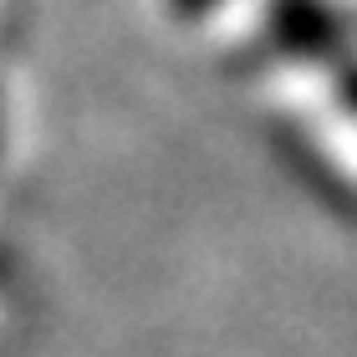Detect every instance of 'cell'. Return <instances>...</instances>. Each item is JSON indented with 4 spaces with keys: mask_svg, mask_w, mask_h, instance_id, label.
I'll return each mask as SVG.
<instances>
[{
    "mask_svg": "<svg viewBox=\"0 0 357 357\" xmlns=\"http://www.w3.org/2000/svg\"><path fill=\"white\" fill-rule=\"evenodd\" d=\"M174 6L184 10V15H199V10H209V6H215V0H174Z\"/></svg>",
    "mask_w": 357,
    "mask_h": 357,
    "instance_id": "1",
    "label": "cell"
}]
</instances>
